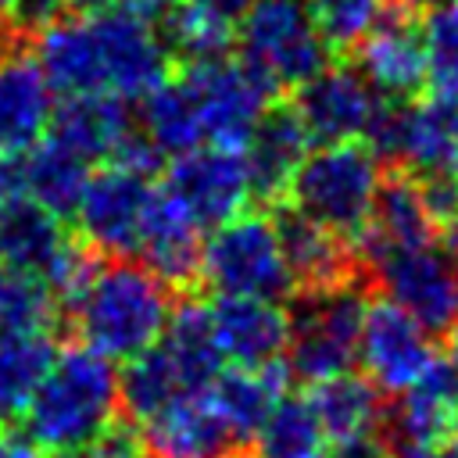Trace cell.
<instances>
[{"mask_svg":"<svg viewBox=\"0 0 458 458\" xmlns=\"http://www.w3.org/2000/svg\"><path fill=\"white\" fill-rule=\"evenodd\" d=\"M161 186H168L182 200V208L197 218L200 229H215L250 204L243 150H229L215 143H200L172 157Z\"/></svg>","mask_w":458,"mask_h":458,"instance_id":"obj_14","label":"cell"},{"mask_svg":"<svg viewBox=\"0 0 458 458\" xmlns=\"http://www.w3.org/2000/svg\"><path fill=\"white\" fill-rule=\"evenodd\" d=\"M61 326V308L50 286L29 272L0 276V333H54Z\"/></svg>","mask_w":458,"mask_h":458,"instance_id":"obj_34","label":"cell"},{"mask_svg":"<svg viewBox=\"0 0 458 458\" xmlns=\"http://www.w3.org/2000/svg\"><path fill=\"white\" fill-rule=\"evenodd\" d=\"M86 14H89L93 39L100 50L107 93H114L129 104L172 75L175 57L165 47L154 21L136 18L122 7H100V11H86Z\"/></svg>","mask_w":458,"mask_h":458,"instance_id":"obj_12","label":"cell"},{"mask_svg":"<svg viewBox=\"0 0 458 458\" xmlns=\"http://www.w3.org/2000/svg\"><path fill=\"white\" fill-rule=\"evenodd\" d=\"M365 143L415 179L458 175V93L433 89L411 104L383 97Z\"/></svg>","mask_w":458,"mask_h":458,"instance_id":"obj_5","label":"cell"},{"mask_svg":"<svg viewBox=\"0 0 458 458\" xmlns=\"http://www.w3.org/2000/svg\"><path fill=\"white\" fill-rule=\"evenodd\" d=\"M369 301V283L351 279L326 290H293L290 293V340L286 369L290 376L315 383L354 365L358 329Z\"/></svg>","mask_w":458,"mask_h":458,"instance_id":"obj_4","label":"cell"},{"mask_svg":"<svg viewBox=\"0 0 458 458\" xmlns=\"http://www.w3.org/2000/svg\"><path fill=\"white\" fill-rule=\"evenodd\" d=\"M140 132L157 147L161 157H179L204 143L200 118L193 97L186 93L179 75H168L150 93L140 97Z\"/></svg>","mask_w":458,"mask_h":458,"instance_id":"obj_30","label":"cell"},{"mask_svg":"<svg viewBox=\"0 0 458 458\" xmlns=\"http://www.w3.org/2000/svg\"><path fill=\"white\" fill-rule=\"evenodd\" d=\"M179 79L193 97L204 143L243 150L254 122L276 100V93L240 61L229 54L179 61Z\"/></svg>","mask_w":458,"mask_h":458,"instance_id":"obj_9","label":"cell"},{"mask_svg":"<svg viewBox=\"0 0 458 458\" xmlns=\"http://www.w3.org/2000/svg\"><path fill=\"white\" fill-rule=\"evenodd\" d=\"M140 437L147 458H225L233 451H243V444L208 397V386L179 394L175 401L147 415Z\"/></svg>","mask_w":458,"mask_h":458,"instance_id":"obj_18","label":"cell"},{"mask_svg":"<svg viewBox=\"0 0 458 458\" xmlns=\"http://www.w3.org/2000/svg\"><path fill=\"white\" fill-rule=\"evenodd\" d=\"M129 129H132V114L122 97L75 93V97H61V104H54L47 136H54L57 143H64L68 150H75L79 157L97 165L114 154V147L122 143V136Z\"/></svg>","mask_w":458,"mask_h":458,"instance_id":"obj_23","label":"cell"},{"mask_svg":"<svg viewBox=\"0 0 458 458\" xmlns=\"http://www.w3.org/2000/svg\"><path fill=\"white\" fill-rule=\"evenodd\" d=\"M150 193L154 186L147 175L104 161L100 172H89L72 211L75 236H82L100 258H136Z\"/></svg>","mask_w":458,"mask_h":458,"instance_id":"obj_10","label":"cell"},{"mask_svg":"<svg viewBox=\"0 0 458 458\" xmlns=\"http://www.w3.org/2000/svg\"><path fill=\"white\" fill-rule=\"evenodd\" d=\"M329 57H351L358 39L383 18L390 0H304Z\"/></svg>","mask_w":458,"mask_h":458,"instance_id":"obj_36","label":"cell"},{"mask_svg":"<svg viewBox=\"0 0 458 458\" xmlns=\"http://www.w3.org/2000/svg\"><path fill=\"white\" fill-rule=\"evenodd\" d=\"M433 458H458V433H454V437H447V440L433 451Z\"/></svg>","mask_w":458,"mask_h":458,"instance_id":"obj_39","label":"cell"},{"mask_svg":"<svg viewBox=\"0 0 458 458\" xmlns=\"http://www.w3.org/2000/svg\"><path fill=\"white\" fill-rule=\"evenodd\" d=\"M351 57L379 97L390 100L419 97L426 86V47L419 29V11L390 4L383 18L358 39Z\"/></svg>","mask_w":458,"mask_h":458,"instance_id":"obj_16","label":"cell"},{"mask_svg":"<svg viewBox=\"0 0 458 458\" xmlns=\"http://www.w3.org/2000/svg\"><path fill=\"white\" fill-rule=\"evenodd\" d=\"M354 361H361L365 376L383 394H401L437 361L433 333L390 297L369 293Z\"/></svg>","mask_w":458,"mask_h":458,"instance_id":"obj_11","label":"cell"},{"mask_svg":"<svg viewBox=\"0 0 458 458\" xmlns=\"http://www.w3.org/2000/svg\"><path fill=\"white\" fill-rule=\"evenodd\" d=\"M54 354V333H0V422L25 415Z\"/></svg>","mask_w":458,"mask_h":458,"instance_id":"obj_31","label":"cell"},{"mask_svg":"<svg viewBox=\"0 0 458 458\" xmlns=\"http://www.w3.org/2000/svg\"><path fill=\"white\" fill-rule=\"evenodd\" d=\"M11 43H25V39H18V36H14V32H11V29H7L4 21H0V54H4V50H7Z\"/></svg>","mask_w":458,"mask_h":458,"instance_id":"obj_40","label":"cell"},{"mask_svg":"<svg viewBox=\"0 0 458 458\" xmlns=\"http://www.w3.org/2000/svg\"><path fill=\"white\" fill-rule=\"evenodd\" d=\"M0 458H54L18 422H0Z\"/></svg>","mask_w":458,"mask_h":458,"instance_id":"obj_38","label":"cell"},{"mask_svg":"<svg viewBox=\"0 0 458 458\" xmlns=\"http://www.w3.org/2000/svg\"><path fill=\"white\" fill-rule=\"evenodd\" d=\"M358 265L383 297L401 304L429 333L444 329L458 315V283L454 261L440 243L419 247H369L358 254Z\"/></svg>","mask_w":458,"mask_h":458,"instance_id":"obj_8","label":"cell"},{"mask_svg":"<svg viewBox=\"0 0 458 458\" xmlns=\"http://www.w3.org/2000/svg\"><path fill=\"white\" fill-rule=\"evenodd\" d=\"M390 4H397V7H408V11H422L429 0H390Z\"/></svg>","mask_w":458,"mask_h":458,"instance_id":"obj_41","label":"cell"},{"mask_svg":"<svg viewBox=\"0 0 458 458\" xmlns=\"http://www.w3.org/2000/svg\"><path fill=\"white\" fill-rule=\"evenodd\" d=\"M32 57L50 82L54 97H75V93H107L104 89V68L100 50L93 39V25L86 11L64 7L47 25H39L32 36Z\"/></svg>","mask_w":458,"mask_h":458,"instance_id":"obj_20","label":"cell"},{"mask_svg":"<svg viewBox=\"0 0 458 458\" xmlns=\"http://www.w3.org/2000/svg\"><path fill=\"white\" fill-rule=\"evenodd\" d=\"M308 132L290 107V100H272L261 118L254 122L247 143H243V165L250 179V197L276 204L286 197L293 172L301 168L308 154Z\"/></svg>","mask_w":458,"mask_h":458,"instance_id":"obj_22","label":"cell"},{"mask_svg":"<svg viewBox=\"0 0 458 458\" xmlns=\"http://www.w3.org/2000/svg\"><path fill=\"white\" fill-rule=\"evenodd\" d=\"M172 315V290L132 258L100 261L82 297L64 311V326L79 344L104 358H132L147 351Z\"/></svg>","mask_w":458,"mask_h":458,"instance_id":"obj_1","label":"cell"},{"mask_svg":"<svg viewBox=\"0 0 458 458\" xmlns=\"http://www.w3.org/2000/svg\"><path fill=\"white\" fill-rule=\"evenodd\" d=\"M200 254H204V229L182 208V200L168 186H154L136 258L168 286L190 293L200 286Z\"/></svg>","mask_w":458,"mask_h":458,"instance_id":"obj_17","label":"cell"},{"mask_svg":"<svg viewBox=\"0 0 458 458\" xmlns=\"http://www.w3.org/2000/svg\"><path fill=\"white\" fill-rule=\"evenodd\" d=\"M258 458H318L326 451L322 426L311 404L297 394H283L254 433Z\"/></svg>","mask_w":458,"mask_h":458,"instance_id":"obj_33","label":"cell"},{"mask_svg":"<svg viewBox=\"0 0 458 458\" xmlns=\"http://www.w3.org/2000/svg\"><path fill=\"white\" fill-rule=\"evenodd\" d=\"M114 415L118 372L111 358L75 340L57 347L47 376L39 379L18 422L47 454H61L100 433Z\"/></svg>","mask_w":458,"mask_h":458,"instance_id":"obj_2","label":"cell"},{"mask_svg":"<svg viewBox=\"0 0 458 458\" xmlns=\"http://www.w3.org/2000/svg\"><path fill=\"white\" fill-rule=\"evenodd\" d=\"M240 61L279 97L329 64L304 0H254L236 29Z\"/></svg>","mask_w":458,"mask_h":458,"instance_id":"obj_6","label":"cell"},{"mask_svg":"<svg viewBox=\"0 0 458 458\" xmlns=\"http://www.w3.org/2000/svg\"><path fill=\"white\" fill-rule=\"evenodd\" d=\"M304 401L311 404L326 444H351L361 437H376V426L383 419V390L351 369L308 383Z\"/></svg>","mask_w":458,"mask_h":458,"instance_id":"obj_25","label":"cell"},{"mask_svg":"<svg viewBox=\"0 0 458 458\" xmlns=\"http://www.w3.org/2000/svg\"><path fill=\"white\" fill-rule=\"evenodd\" d=\"M211 333L222 361L229 365H272L283 361L290 340V315L279 301L218 293L208 304Z\"/></svg>","mask_w":458,"mask_h":458,"instance_id":"obj_19","label":"cell"},{"mask_svg":"<svg viewBox=\"0 0 458 458\" xmlns=\"http://www.w3.org/2000/svg\"><path fill=\"white\" fill-rule=\"evenodd\" d=\"M379 104L383 97L365 82L354 64H322L293 89L290 100L311 143L365 140Z\"/></svg>","mask_w":458,"mask_h":458,"instance_id":"obj_13","label":"cell"},{"mask_svg":"<svg viewBox=\"0 0 458 458\" xmlns=\"http://www.w3.org/2000/svg\"><path fill=\"white\" fill-rule=\"evenodd\" d=\"M379 179V154L365 140L318 143L315 154H304L283 200H290L293 208H301L304 215H311L351 243L372 218Z\"/></svg>","mask_w":458,"mask_h":458,"instance_id":"obj_3","label":"cell"},{"mask_svg":"<svg viewBox=\"0 0 458 458\" xmlns=\"http://www.w3.org/2000/svg\"><path fill=\"white\" fill-rule=\"evenodd\" d=\"M157 344L168 354V361L175 365L186 394L204 390L222 369V354H218V344L211 333L208 304H200L197 297H186L179 308H172Z\"/></svg>","mask_w":458,"mask_h":458,"instance_id":"obj_28","label":"cell"},{"mask_svg":"<svg viewBox=\"0 0 458 458\" xmlns=\"http://www.w3.org/2000/svg\"><path fill=\"white\" fill-rule=\"evenodd\" d=\"M286 386H290L286 361L233 365V369H218V376L208 383V397L215 401V408L236 433V440L247 444V440H254V433L265 422V415L272 411V404L286 394Z\"/></svg>","mask_w":458,"mask_h":458,"instance_id":"obj_26","label":"cell"},{"mask_svg":"<svg viewBox=\"0 0 458 458\" xmlns=\"http://www.w3.org/2000/svg\"><path fill=\"white\" fill-rule=\"evenodd\" d=\"M268 222L286 261V272L293 279V290H326L351 279L369 283L351 243L322 222H315L311 215H304L301 208H293L290 200L268 204Z\"/></svg>","mask_w":458,"mask_h":458,"instance_id":"obj_15","label":"cell"},{"mask_svg":"<svg viewBox=\"0 0 458 458\" xmlns=\"http://www.w3.org/2000/svg\"><path fill=\"white\" fill-rule=\"evenodd\" d=\"M11 4H14V0H0V18L7 14V7H11Z\"/></svg>","mask_w":458,"mask_h":458,"instance_id":"obj_43","label":"cell"},{"mask_svg":"<svg viewBox=\"0 0 458 458\" xmlns=\"http://www.w3.org/2000/svg\"><path fill=\"white\" fill-rule=\"evenodd\" d=\"M68 236L72 233L64 229V218L32 197L0 200V265L7 272H29L43 279Z\"/></svg>","mask_w":458,"mask_h":458,"instance_id":"obj_27","label":"cell"},{"mask_svg":"<svg viewBox=\"0 0 458 458\" xmlns=\"http://www.w3.org/2000/svg\"><path fill=\"white\" fill-rule=\"evenodd\" d=\"M254 0H172V7L154 21L161 39L179 61H200L229 54L236 29Z\"/></svg>","mask_w":458,"mask_h":458,"instance_id":"obj_24","label":"cell"},{"mask_svg":"<svg viewBox=\"0 0 458 458\" xmlns=\"http://www.w3.org/2000/svg\"><path fill=\"white\" fill-rule=\"evenodd\" d=\"M179 394H186V386L157 340L147 351L125 358V369L118 372V408L125 411V419L143 422Z\"/></svg>","mask_w":458,"mask_h":458,"instance_id":"obj_32","label":"cell"},{"mask_svg":"<svg viewBox=\"0 0 458 458\" xmlns=\"http://www.w3.org/2000/svg\"><path fill=\"white\" fill-rule=\"evenodd\" d=\"M54 458H147V447H143L140 426L132 419L114 415L100 433H93L89 440L54 454Z\"/></svg>","mask_w":458,"mask_h":458,"instance_id":"obj_37","label":"cell"},{"mask_svg":"<svg viewBox=\"0 0 458 458\" xmlns=\"http://www.w3.org/2000/svg\"><path fill=\"white\" fill-rule=\"evenodd\" d=\"M54 89L43 79L32 50L11 43L0 54V154H21L50 129Z\"/></svg>","mask_w":458,"mask_h":458,"instance_id":"obj_21","label":"cell"},{"mask_svg":"<svg viewBox=\"0 0 458 458\" xmlns=\"http://www.w3.org/2000/svg\"><path fill=\"white\" fill-rule=\"evenodd\" d=\"M426 47V82L440 93H458V0H429L419 11Z\"/></svg>","mask_w":458,"mask_h":458,"instance_id":"obj_35","label":"cell"},{"mask_svg":"<svg viewBox=\"0 0 458 458\" xmlns=\"http://www.w3.org/2000/svg\"><path fill=\"white\" fill-rule=\"evenodd\" d=\"M200 283H208L215 293L268 297V301L290 297L293 279L279 254L268 215L243 208L240 215L215 225V233L204 240Z\"/></svg>","mask_w":458,"mask_h":458,"instance_id":"obj_7","label":"cell"},{"mask_svg":"<svg viewBox=\"0 0 458 458\" xmlns=\"http://www.w3.org/2000/svg\"><path fill=\"white\" fill-rule=\"evenodd\" d=\"M21 165H25V193L57 218H72L93 165L75 150H68L64 143H57L54 136L32 143L21 154Z\"/></svg>","mask_w":458,"mask_h":458,"instance_id":"obj_29","label":"cell"},{"mask_svg":"<svg viewBox=\"0 0 458 458\" xmlns=\"http://www.w3.org/2000/svg\"><path fill=\"white\" fill-rule=\"evenodd\" d=\"M225 458H258V454H247V451H233V454H225Z\"/></svg>","mask_w":458,"mask_h":458,"instance_id":"obj_42","label":"cell"}]
</instances>
